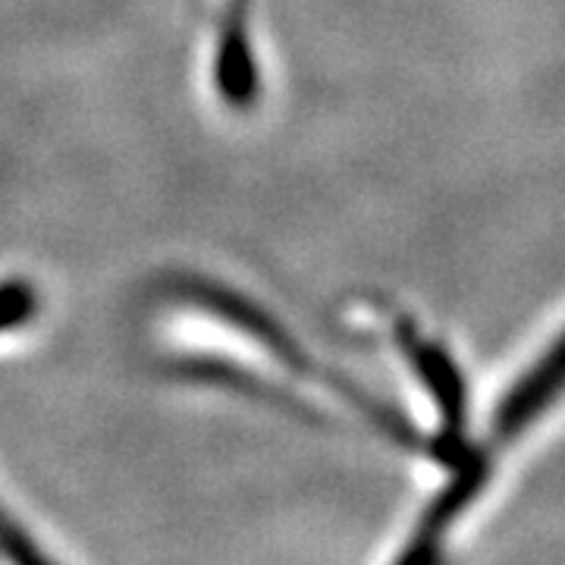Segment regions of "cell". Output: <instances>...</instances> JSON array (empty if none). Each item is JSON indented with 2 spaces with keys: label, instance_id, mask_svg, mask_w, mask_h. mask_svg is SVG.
Returning a JSON list of instances; mask_svg holds the SVG:
<instances>
[{
  "label": "cell",
  "instance_id": "cell-1",
  "mask_svg": "<svg viewBox=\"0 0 565 565\" xmlns=\"http://www.w3.org/2000/svg\"><path fill=\"white\" fill-rule=\"evenodd\" d=\"M214 35V92L223 104L248 107L258 98V63L248 41L245 0H223Z\"/></svg>",
  "mask_w": 565,
  "mask_h": 565
},
{
  "label": "cell",
  "instance_id": "cell-2",
  "mask_svg": "<svg viewBox=\"0 0 565 565\" xmlns=\"http://www.w3.org/2000/svg\"><path fill=\"white\" fill-rule=\"evenodd\" d=\"M565 393V333L559 337V343L546 352L541 362L527 371L519 384L512 386V393L505 396L497 418H493V430L497 437H512L522 427L534 422L546 405L553 403L556 396Z\"/></svg>",
  "mask_w": 565,
  "mask_h": 565
},
{
  "label": "cell",
  "instance_id": "cell-3",
  "mask_svg": "<svg viewBox=\"0 0 565 565\" xmlns=\"http://www.w3.org/2000/svg\"><path fill=\"white\" fill-rule=\"evenodd\" d=\"M396 340L405 349L415 374L422 377V384L430 390L434 403H437L440 415H444L446 427L459 434L465 424V384L462 377H459V371L449 362V355H446L444 349L422 340L415 330H408L403 323L396 327Z\"/></svg>",
  "mask_w": 565,
  "mask_h": 565
},
{
  "label": "cell",
  "instance_id": "cell-4",
  "mask_svg": "<svg viewBox=\"0 0 565 565\" xmlns=\"http://www.w3.org/2000/svg\"><path fill=\"white\" fill-rule=\"evenodd\" d=\"M35 315V292L29 282H3L0 286V333H10Z\"/></svg>",
  "mask_w": 565,
  "mask_h": 565
}]
</instances>
